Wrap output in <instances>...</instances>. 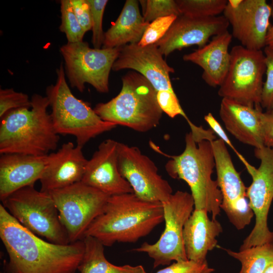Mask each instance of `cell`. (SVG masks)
<instances>
[{
	"label": "cell",
	"mask_w": 273,
	"mask_h": 273,
	"mask_svg": "<svg viewBox=\"0 0 273 273\" xmlns=\"http://www.w3.org/2000/svg\"><path fill=\"white\" fill-rule=\"evenodd\" d=\"M0 238L13 273H75L84 252L79 240L66 245L44 241L0 205Z\"/></svg>",
	"instance_id": "cell-1"
},
{
	"label": "cell",
	"mask_w": 273,
	"mask_h": 273,
	"mask_svg": "<svg viewBox=\"0 0 273 273\" xmlns=\"http://www.w3.org/2000/svg\"><path fill=\"white\" fill-rule=\"evenodd\" d=\"M163 220L161 202L143 200L133 193L111 196L103 211L89 226L84 237H94L104 246L117 242L135 243Z\"/></svg>",
	"instance_id": "cell-2"
},
{
	"label": "cell",
	"mask_w": 273,
	"mask_h": 273,
	"mask_svg": "<svg viewBox=\"0 0 273 273\" xmlns=\"http://www.w3.org/2000/svg\"><path fill=\"white\" fill-rule=\"evenodd\" d=\"M31 107L12 110L1 118L0 154L48 155L60 140L56 132L46 96L34 94Z\"/></svg>",
	"instance_id": "cell-3"
},
{
	"label": "cell",
	"mask_w": 273,
	"mask_h": 273,
	"mask_svg": "<svg viewBox=\"0 0 273 273\" xmlns=\"http://www.w3.org/2000/svg\"><path fill=\"white\" fill-rule=\"evenodd\" d=\"M185 148L179 155H168L152 143V148L169 158L165 165L172 178L185 181L190 188L195 209H204L216 219L220 212L222 197L216 180L211 178L215 160L211 142H196L191 132L185 136Z\"/></svg>",
	"instance_id": "cell-4"
},
{
	"label": "cell",
	"mask_w": 273,
	"mask_h": 273,
	"mask_svg": "<svg viewBox=\"0 0 273 273\" xmlns=\"http://www.w3.org/2000/svg\"><path fill=\"white\" fill-rule=\"evenodd\" d=\"M120 93L106 103L94 108L101 118L115 125L145 132L160 123L162 111L156 91L150 82L136 71H129L122 77Z\"/></svg>",
	"instance_id": "cell-5"
},
{
	"label": "cell",
	"mask_w": 273,
	"mask_h": 273,
	"mask_svg": "<svg viewBox=\"0 0 273 273\" xmlns=\"http://www.w3.org/2000/svg\"><path fill=\"white\" fill-rule=\"evenodd\" d=\"M55 84L46 88V97L52 109L51 115L56 132L76 138L77 146L83 147L89 140L117 126L105 121L89 105L71 92L65 78L64 67L57 69Z\"/></svg>",
	"instance_id": "cell-6"
},
{
	"label": "cell",
	"mask_w": 273,
	"mask_h": 273,
	"mask_svg": "<svg viewBox=\"0 0 273 273\" xmlns=\"http://www.w3.org/2000/svg\"><path fill=\"white\" fill-rule=\"evenodd\" d=\"M2 202L14 218L35 235L55 244L70 243L49 193L38 191L34 186H27L13 193Z\"/></svg>",
	"instance_id": "cell-7"
},
{
	"label": "cell",
	"mask_w": 273,
	"mask_h": 273,
	"mask_svg": "<svg viewBox=\"0 0 273 273\" xmlns=\"http://www.w3.org/2000/svg\"><path fill=\"white\" fill-rule=\"evenodd\" d=\"M120 48H91L83 41L61 46L60 52L71 86L82 93L87 83L99 93H108L110 72Z\"/></svg>",
	"instance_id": "cell-8"
},
{
	"label": "cell",
	"mask_w": 273,
	"mask_h": 273,
	"mask_svg": "<svg viewBox=\"0 0 273 273\" xmlns=\"http://www.w3.org/2000/svg\"><path fill=\"white\" fill-rule=\"evenodd\" d=\"M165 229L154 244L144 242L133 249L145 253L153 259L154 268L168 265L171 261L188 260L183 241L184 225L194 210L193 198L187 192L177 191L162 203Z\"/></svg>",
	"instance_id": "cell-9"
},
{
	"label": "cell",
	"mask_w": 273,
	"mask_h": 273,
	"mask_svg": "<svg viewBox=\"0 0 273 273\" xmlns=\"http://www.w3.org/2000/svg\"><path fill=\"white\" fill-rule=\"evenodd\" d=\"M49 193L70 243L83 239L89 226L103 211L110 197L81 181Z\"/></svg>",
	"instance_id": "cell-10"
},
{
	"label": "cell",
	"mask_w": 273,
	"mask_h": 273,
	"mask_svg": "<svg viewBox=\"0 0 273 273\" xmlns=\"http://www.w3.org/2000/svg\"><path fill=\"white\" fill-rule=\"evenodd\" d=\"M226 75L219 86L218 95L241 104L260 105L265 57L262 50H252L241 45L234 46Z\"/></svg>",
	"instance_id": "cell-11"
},
{
	"label": "cell",
	"mask_w": 273,
	"mask_h": 273,
	"mask_svg": "<svg viewBox=\"0 0 273 273\" xmlns=\"http://www.w3.org/2000/svg\"><path fill=\"white\" fill-rule=\"evenodd\" d=\"M255 156L260 160L256 168L249 163L246 168L252 182L246 195L255 217V225L244 239L240 250L267 243H273V232L267 224L268 212L273 200V148L265 146L255 148Z\"/></svg>",
	"instance_id": "cell-12"
},
{
	"label": "cell",
	"mask_w": 273,
	"mask_h": 273,
	"mask_svg": "<svg viewBox=\"0 0 273 273\" xmlns=\"http://www.w3.org/2000/svg\"><path fill=\"white\" fill-rule=\"evenodd\" d=\"M119 172L139 198L162 203L173 194L169 183L159 174L154 162L135 146L118 144Z\"/></svg>",
	"instance_id": "cell-13"
},
{
	"label": "cell",
	"mask_w": 273,
	"mask_h": 273,
	"mask_svg": "<svg viewBox=\"0 0 273 273\" xmlns=\"http://www.w3.org/2000/svg\"><path fill=\"white\" fill-rule=\"evenodd\" d=\"M272 7L265 0H229L223 16L232 28L233 37L252 50L266 47Z\"/></svg>",
	"instance_id": "cell-14"
},
{
	"label": "cell",
	"mask_w": 273,
	"mask_h": 273,
	"mask_svg": "<svg viewBox=\"0 0 273 273\" xmlns=\"http://www.w3.org/2000/svg\"><path fill=\"white\" fill-rule=\"evenodd\" d=\"M229 25L223 15L196 17L181 14L155 44L165 56L193 45L201 48L209 42L210 37L228 30Z\"/></svg>",
	"instance_id": "cell-15"
},
{
	"label": "cell",
	"mask_w": 273,
	"mask_h": 273,
	"mask_svg": "<svg viewBox=\"0 0 273 273\" xmlns=\"http://www.w3.org/2000/svg\"><path fill=\"white\" fill-rule=\"evenodd\" d=\"M130 69L145 77L156 92L163 90L174 91L169 74L174 70L164 60L155 44L142 47L138 43L121 47L112 70L118 71Z\"/></svg>",
	"instance_id": "cell-16"
},
{
	"label": "cell",
	"mask_w": 273,
	"mask_h": 273,
	"mask_svg": "<svg viewBox=\"0 0 273 273\" xmlns=\"http://www.w3.org/2000/svg\"><path fill=\"white\" fill-rule=\"evenodd\" d=\"M118 142L107 139L87 160L81 182L109 196L133 193L121 175L118 164Z\"/></svg>",
	"instance_id": "cell-17"
},
{
	"label": "cell",
	"mask_w": 273,
	"mask_h": 273,
	"mask_svg": "<svg viewBox=\"0 0 273 273\" xmlns=\"http://www.w3.org/2000/svg\"><path fill=\"white\" fill-rule=\"evenodd\" d=\"M82 147L72 142L63 144L48 155V163L39 180L40 191L49 193L82 180L87 162Z\"/></svg>",
	"instance_id": "cell-18"
},
{
	"label": "cell",
	"mask_w": 273,
	"mask_h": 273,
	"mask_svg": "<svg viewBox=\"0 0 273 273\" xmlns=\"http://www.w3.org/2000/svg\"><path fill=\"white\" fill-rule=\"evenodd\" d=\"M48 155L1 154V201L20 189L34 186L37 180H39L47 165Z\"/></svg>",
	"instance_id": "cell-19"
},
{
	"label": "cell",
	"mask_w": 273,
	"mask_h": 273,
	"mask_svg": "<svg viewBox=\"0 0 273 273\" xmlns=\"http://www.w3.org/2000/svg\"><path fill=\"white\" fill-rule=\"evenodd\" d=\"M261 105H246L222 98L219 115L224 126L236 139L243 144L259 148L264 146L260 113Z\"/></svg>",
	"instance_id": "cell-20"
},
{
	"label": "cell",
	"mask_w": 273,
	"mask_h": 273,
	"mask_svg": "<svg viewBox=\"0 0 273 273\" xmlns=\"http://www.w3.org/2000/svg\"><path fill=\"white\" fill-rule=\"evenodd\" d=\"M232 37V34L226 30L212 37L202 48L184 55L183 60L203 69L202 79L208 85L219 86L229 70L231 60L229 47Z\"/></svg>",
	"instance_id": "cell-21"
},
{
	"label": "cell",
	"mask_w": 273,
	"mask_h": 273,
	"mask_svg": "<svg viewBox=\"0 0 273 273\" xmlns=\"http://www.w3.org/2000/svg\"><path fill=\"white\" fill-rule=\"evenodd\" d=\"M222 232L221 224L216 219H210L207 211L194 209L183 230L188 259L198 262L207 260L208 252L216 247V238Z\"/></svg>",
	"instance_id": "cell-22"
},
{
	"label": "cell",
	"mask_w": 273,
	"mask_h": 273,
	"mask_svg": "<svg viewBox=\"0 0 273 273\" xmlns=\"http://www.w3.org/2000/svg\"><path fill=\"white\" fill-rule=\"evenodd\" d=\"M217 174V182L222 200L220 205L225 213L245 197L247 187L236 170L224 142L220 139L211 142Z\"/></svg>",
	"instance_id": "cell-23"
},
{
	"label": "cell",
	"mask_w": 273,
	"mask_h": 273,
	"mask_svg": "<svg viewBox=\"0 0 273 273\" xmlns=\"http://www.w3.org/2000/svg\"><path fill=\"white\" fill-rule=\"evenodd\" d=\"M149 24L140 13L138 1H126L116 21L104 33L102 48L138 43Z\"/></svg>",
	"instance_id": "cell-24"
},
{
	"label": "cell",
	"mask_w": 273,
	"mask_h": 273,
	"mask_svg": "<svg viewBox=\"0 0 273 273\" xmlns=\"http://www.w3.org/2000/svg\"><path fill=\"white\" fill-rule=\"evenodd\" d=\"M84 252L78 270L80 273H147L141 265L117 266L108 261L104 246L97 239L86 236L82 239Z\"/></svg>",
	"instance_id": "cell-25"
},
{
	"label": "cell",
	"mask_w": 273,
	"mask_h": 273,
	"mask_svg": "<svg viewBox=\"0 0 273 273\" xmlns=\"http://www.w3.org/2000/svg\"><path fill=\"white\" fill-rule=\"evenodd\" d=\"M222 249L240 262L241 267L238 273H263L266 266L273 260V243L254 246L238 252Z\"/></svg>",
	"instance_id": "cell-26"
},
{
	"label": "cell",
	"mask_w": 273,
	"mask_h": 273,
	"mask_svg": "<svg viewBox=\"0 0 273 273\" xmlns=\"http://www.w3.org/2000/svg\"><path fill=\"white\" fill-rule=\"evenodd\" d=\"M227 0H176L181 14L196 17H211L223 13Z\"/></svg>",
	"instance_id": "cell-27"
},
{
	"label": "cell",
	"mask_w": 273,
	"mask_h": 273,
	"mask_svg": "<svg viewBox=\"0 0 273 273\" xmlns=\"http://www.w3.org/2000/svg\"><path fill=\"white\" fill-rule=\"evenodd\" d=\"M60 4L61 23L60 30L65 34L68 42L82 41L86 32L76 18L70 0H61Z\"/></svg>",
	"instance_id": "cell-28"
},
{
	"label": "cell",
	"mask_w": 273,
	"mask_h": 273,
	"mask_svg": "<svg viewBox=\"0 0 273 273\" xmlns=\"http://www.w3.org/2000/svg\"><path fill=\"white\" fill-rule=\"evenodd\" d=\"M143 9V17L146 22L150 23L161 17L181 15L176 1L147 0L140 1Z\"/></svg>",
	"instance_id": "cell-29"
},
{
	"label": "cell",
	"mask_w": 273,
	"mask_h": 273,
	"mask_svg": "<svg viewBox=\"0 0 273 273\" xmlns=\"http://www.w3.org/2000/svg\"><path fill=\"white\" fill-rule=\"evenodd\" d=\"M177 17L175 15L168 16L150 23L138 44L145 47L156 43L165 35Z\"/></svg>",
	"instance_id": "cell-30"
},
{
	"label": "cell",
	"mask_w": 273,
	"mask_h": 273,
	"mask_svg": "<svg viewBox=\"0 0 273 273\" xmlns=\"http://www.w3.org/2000/svg\"><path fill=\"white\" fill-rule=\"evenodd\" d=\"M90 5L92 20V42L94 48L103 46L104 33L102 28L103 18L107 0H88Z\"/></svg>",
	"instance_id": "cell-31"
},
{
	"label": "cell",
	"mask_w": 273,
	"mask_h": 273,
	"mask_svg": "<svg viewBox=\"0 0 273 273\" xmlns=\"http://www.w3.org/2000/svg\"><path fill=\"white\" fill-rule=\"evenodd\" d=\"M31 100L28 96L21 92H17L13 88L0 89V117L8 112L22 108H30Z\"/></svg>",
	"instance_id": "cell-32"
},
{
	"label": "cell",
	"mask_w": 273,
	"mask_h": 273,
	"mask_svg": "<svg viewBox=\"0 0 273 273\" xmlns=\"http://www.w3.org/2000/svg\"><path fill=\"white\" fill-rule=\"evenodd\" d=\"M266 79L263 82L260 105L266 110L273 109V49L265 47Z\"/></svg>",
	"instance_id": "cell-33"
},
{
	"label": "cell",
	"mask_w": 273,
	"mask_h": 273,
	"mask_svg": "<svg viewBox=\"0 0 273 273\" xmlns=\"http://www.w3.org/2000/svg\"><path fill=\"white\" fill-rule=\"evenodd\" d=\"M156 98L162 112L168 116L174 118L178 115H181L186 119L190 127L193 124L183 110L174 91H158L156 92Z\"/></svg>",
	"instance_id": "cell-34"
},
{
	"label": "cell",
	"mask_w": 273,
	"mask_h": 273,
	"mask_svg": "<svg viewBox=\"0 0 273 273\" xmlns=\"http://www.w3.org/2000/svg\"><path fill=\"white\" fill-rule=\"evenodd\" d=\"M214 269L209 266L207 260L203 262L187 260L175 261L155 273H212Z\"/></svg>",
	"instance_id": "cell-35"
},
{
	"label": "cell",
	"mask_w": 273,
	"mask_h": 273,
	"mask_svg": "<svg viewBox=\"0 0 273 273\" xmlns=\"http://www.w3.org/2000/svg\"><path fill=\"white\" fill-rule=\"evenodd\" d=\"M76 18L86 32L92 29V20L90 5L88 0H70Z\"/></svg>",
	"instance_id": "cell-36"
},
{
	"label": "cell",
	"mask_w": 273,
	"mask_h": 273,
	"mask_svg": "<svg viewBox=\"0 0 273 273\" xmlns=\"http://www.w3.org/2000/svg\"><path fill=\"white\" fill-rule=\"evenodd\" d=\"M264 145L273 148V109L260 113Z\"/></svg>",
	"instance_id": "cell-37"
},
{
	"label": "cell",
	"mask_w": 273,
	"mask_h": 273,
	"mask_svg": "<svg viewBox=\"0 0 273 273\" xmlns=\"http://www.w3.org/2000/svg\"><path fill=\"white\" fill-rule=\"evenodd\" d=\"M204 119L210 127L211 129H212L225 144L228 145L232 149L239 158L243 156L235 149L223 128L211 113H208L206 115L204 116Z\"/></svg>",
	"instance_id": "cell-38"
},
{
	"label": "cell",
	"mask_w": 273,
	"mask_h": 273,
	"mask_svg": "<svg viewBox=\"0 0 273 273\" xmlns=\"http://www.w3.org/2000/svg\"><path fill=\"white\" fill-rule=\"evenodd\" d=\"M272 17L273 18V1H271ZM266 47L273 49V23L270 25L266 37Z\"/></svg>",
	"instance_id": "cell-39"
},
{
	"label": "cell",
	"mask_w": 273,
	"mask_h": 273,
	"mask_svg": "<svg viewBox=\"0 0 273 273\" xmlns=\"http://www.w3.org/2000/svg\"><path fill=\"white\" fill-rule=\"evenodd\" d=\"M263 273H273V260L266 266Z\"/></svg>",
	"instance_id": "cell-40"
}]
</instances>
